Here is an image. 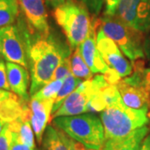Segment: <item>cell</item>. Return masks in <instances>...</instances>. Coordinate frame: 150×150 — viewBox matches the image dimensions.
I'll list each match as a JSON object with an SVG mask.
<instances>
[{
	"label": "cell",
	"mask_w": 150,
	"mask_h": 150,
	"mask_svg": "<svg viewBox=\"0 0 150 150\" xmlns=\"http://www.w3.org/2000/svg\"><path fill=\"white\" fill-rule=\"evenodd\" d=\"M71 54L69 44L51 33V30L46 34L31 32L28 66L30 97L52 80L56 68Z\"/></svg>",
	"instance_id": "1"
},
{
	"label": "cell",
	"mask_w": 150,
	"mask_h": 150,
	"mask_svg": "<svg viewBox=\"0 0 150 150\" xmlns=\"http://www.w3.org/2000/svg\"><path fill=\"white\" fill-rule=\"evenodd\" d=\"M149 118V112L127 107L123 100L113 103L101 112L100 115L105 140L128 136L134 130L147 125Z\"/></svg>",
	"instance_id": "2"
},
{
	"label": "cell",
	"mask_w": 150,
	"mask_h": 150,
	"mask_svg": "<svg viewBox=\"0 0 150 150\" xmlns=\"http://www.w3.org/2000/svg\"><path fill=\"white\" fill-rule=\"evenodd\" d=\"M54 17L72 51L79 48L91 26L93 16L87 7L79 0H67L64 4L54 8Z\"/></svg>",
	"instance_id": "3"
},
{
	"label": "cell",
	"mask_w": 150,
	"mask_h": 150,
	"mask_svg": "<svg viewBox=\"0 0 150 150\" xmlns=\"http://www.w3.org/2000/svg\"><path fill=\"white\" fill-rule=\"evenodd\" d=\"M54 126L88 149H101L105 141L101 118L92 112L54 118Z\"/></svg>",
	"instance_id": "4"
},
{
	"label": "cell",
	"mask_w": 150,
	"mask_h": 150,
	"mask_svg": "<svg viewBox=\"0 0 150 150\" xmlns=\"http://www.w3.org/2000/svg\"><path fill=\"white\" fill-rule=\"evenodd\" d=\"M0 28V57L28 69L31 31L24 18Z\"/></svg>",
	"instance_id": "5"
},
{
	"label": "cell",
	"mask_w": 150,
	"mask_h": 150,
	"mask_svg": "<svg viewBox=\"0 0 150 150\" xmlns=\"http://www.w3.org/2000/svg\"><path fill=\"white\" fill-rule=\"evenodd\" d=\"M99 20V26L103 33L118 45L130 61L144 59V33L129 26L116 14H103Z\"/></svg>",
	"instance_id": "6"
},
{
	"label": "cell",
	"mask_w": 150,
	"mask_h": 150,
	"mask_svg": "<svg viewBox=\"0 0 150 150\" xmlns=\"http://www.w3.org/2000/svg\"><path fill=\"white\" fill-rule=\"evenodd\" d=\"M110 85L103 74H98L83 81L73 93L66 98L59 109L52 115V118L63 116H74L88 112V103L94 93L103 88Z\"/></svg>",
	"instance_id": "7"
},
{
	"label": "cell",
	"mask_w": 150,
	"mask_h": 150,
	"mask_svg": "<svg viewBox=\"0 0 150 150\" xmlns=\"http://www.w3.org/2000/svg\"><path fill=\"white\" fill-rule=\"evenodd\" d=\"M116 15L140 32L150 31V0H121Z\"/></svg>",
	"instance_id": "8"
},
{
	"label": "cell",
	"mask_w": 150,
	"mask_h": 150,
	"mask_svg": "<svg viewBox=\"0 0 150 150\" xmlns=\"http://www.w3.org/2000/svg\"><path fill=\"white\" fill-rule=\"evenodd\" d=\"M96 42L98 52L109 68L115 70L121 78H126L132 74L133 64L124 57L118 45L103 33L100 26L97 31Z\"/></svg>",
	"instance_id": "9"
},
{
	"label": "cell",
	"mask_w": 150,
	"mask_h": 150,
	"mask_svg": "<svg viewBox=\"0 0 150 150\" xmlns=\"http://www.w3.org/2000/svg\"><path fill=\"white\" fill-rule=\"evenodd\" d=\"M100 23L99 18L93 16L89 32L88 33L84 41L79 47L81 54L85 63L90 69L93 74H105L111 68H109L103 60L100 53L97 48V31Z\"/></svg>",
	"instance_id": "10"
},
{
	"label": "cell",
	"mask_w": 150,
	"mask_h": 150,
	"mask_svg": "<svg viewBox=\"0 0 150 150\" xmlns=\"http://www.w3.org/2000/svg\"><path fill=\"white\" fill-rule=\"evenodd\" d=\"M28 26L32 33L46 34L50 32L46 0H18Z\"/></svg>",
	"instance_id": "11"
},
{
	"label": "cell",
	"mask_w": 150,
	"mask_h": 150,
	"mask_svg": "<svg viewBox=\"0 0 150 150\" xmlns=\"http://www.w3.org/2000/svg\"><path fill=\"white\" fill-rule=\"evenodd\" d=\"M54 100L39 99L30 97L28 105L30 108V123L38 143L42 144L44 131L52 119V109Z\"/></svg>",
	"instance_id": "12"
},
{
	"label": "cell",
	"mask_w": 150,
	"mask_h": 150,
	"mask_svg": "<svg viewBox=\"0 0 150 150\" xmlns=\"http://www.w3.org/2000/svg\"><path fill=\"white\" fill-rule=\"evenodd\" d=\"M116 85L123 103L127 107L150 112V93L144 88L129 85L123 79Z\"/></svg>",
	"instance_id": "13"
},
{
	"label": "cell",
	"mask_w": 150,
	"mask_h": 150,
	"mask_svg": "<svg viewBox=\"0 0 150 150\" xmlns=\"http://www.w3.org/2000/svg\"><path fill=\"white\" fill-rule=\"evenodd\" d=\"M6 67L11 91L22 99L29 101L28 87L30 84V76L28 69L22 65L11 62H6Z\"/></svg>",
	"instance_id": "14"
},
{
	"label": "cell",
	"mask_w": 150,
	"mask_h": 150,
	"mask_svg": "<svg viewBox=\"0 0 150 150\" xmlns=\"http://www.w3.org/2000/svg\"><path fill=\"white\" fill-rule=\"evenodd\" d=\"M150 132L147 125L134 130L128 136L121 139H106L103 150H139L143 140Z\"/></svg>",
	"instance_id": "15"
},
{
	"label": "cell",
	"mask_w": 150,
	"mask_h": 150,
	"mask_svg": "<svg viewBox=\"0 0 150 150\" xmlns=\"http://www.w3.org/2000/svg\"><path fill=\"white\" fill-rule=\"evenodd\" d=\"M129 85L143 87L150 93V66L145 68V62L143 59L133 62L132 74L123 79Z\"/></svg>",
	"instance_id": "16"
},
{
	"label": "cell",
	"mask_w": 150,
	"mask_h": 150,
	"mask_svg": "<svg viewBox=\"0 0 150 150\" xmlns=\"http://www.w3.org/2000/svg\"><path fill=\"white\" fill-rule=\"evenodd\" d=\"M19 8L18 0H0V28L17 21Z\"/></svg>",
	"instance_id": "17"
},
{
	"label": "cell",
	"mask_w": 150,
	"mask_h": 150,
	"mask_svg": "<svg viewBox=\"0 0 150 150\" xmlns=\"http://www.w3.org/2000/svg\"><path fill=\"white\" fill-rule=\"evenodd\" d=\"M82 82L83 80L81 79L75 77L72 74H69L65 78L63 82V84L61 86V88L59 89V93L55 98L53 109H52V115L60 108L62 103L66 99V98L69 96L71 93L74 91L77 88V87Z\"/></svg>",
	"instance_id": "18"
},
{
	"label": "cell",
	"mask_w": 150,
	"mask_h": 150,
	"mask_svg": "<svg viewBox=\"0 0 150 150\" xmlns=\"http://www.w3.org/2000/svg\"><path fill=\"white\" fill-rule=\"evenodd\" d=\"M70 65L71 73L75 77L86 80L93 78V74L85 63L81 54L79 48H75L74 52L70 55Z\"/></svg>",
	"instance_id": "19"
},
{
	"label": "cell",
	"mask_w": 150,
	"mask_h": 150,
	"mask_svg": "<svg viewBox=\"0 0 150 150\" xmlns=\"http://www.w3.org/2000/svg\"><path fill=\"white\" fill-rule=\"evenodd\" d=\"M42 144L44 150H69L58 129L51 125H48L44 131Z\"/></svg>",
	"instance_id": "20"
},
{
	"label": "cell",
	"mask_w": 150,
	"mask_h": 150,
	"mask_svg": "<svg viewBox=\"0 0 150 150\" xmlns=\"http://www.w3.org/2000/svg\"><path fill=\"white\" fill-rule=\"evenodd\" d=\"M64 79H58V80H51L47 84L43 86L38 92H36L31 97H34L39 99H53L55 100L59 89L63 84Z\"/></svg>",
	"instance_id": "21"
},
{
	"label": "cell",
	"mask_w": 150,
	"mask_h": 150,
	"mask_svg": "<svg viewBox=\"0 0 150 150\" xmlns=\"http://www.w3.org/2000/svg\"><path fill=\"white\" fill-rule=\"evenodd\" d=\"M71 73V65H70V56L65 58L64 60L59 64L54 71L52 80H58V79H64L65 78Z\"/></svg>",
	"instance_id": "22"
},
{
	"label": "cell",
	"mask_w": 150,
	"mask_h": 150,
	"mask_svg": "<svg viewBox=\"0 0 150 150\" xmlns=\"http://www.w3.org/2000/svg\"><path fill=\"white\" fill-rule=\"evenodd\" d=\"M12 133L8 123H6L0 134V150H11Z\"/></svg>",
	"instance_id": "23"
},
{
	"label": "cell",
	"mask_w": 150,
	"mask_h": 150,
	"mask_svg": "<svg viewBox=\"0 0 150 150\" xmlns=\"http://www.w3.org/2000/svg\"><path fill=\"white\" fill-rule=\"evenodd\" d=\"M87 7L92 16L98 17L102 10L104 0H79Z\"/></svg>",
	"instance_id": "24"
},
{
	"label": "cell",
	"mask_w": 150,
	"mask_h": 150,
	"mask_svg": "<svg viewBox=\"0 0 150 150\" xmlns=\"http://www.w3.org/2000/svg\"><path fill=\"white\" fill-rule=\"evenodd\" d=\"M59 133L61 136V138L64 141L66 145L68 146L69 150H87V148L83 144H82L81 143L76 141L74 139H72L69 135L65 134L64 132L61 129H58Z\"/></svg>",
	"instance_id": "25"
},
{
	"label": "cell",
	"mask_w": 150,
	"mask_h": 150,
	"mask_svg": "<svg viewBox=\"0 0 150 150\" xmlns=\"http://www.w3.org/2000/svg\"><path fill=\"white\" fill-rule=\"evenodd\" d=\"M0 89L10 91V86L8 81L7 67L4 59L0 57Z\"/></svg>",
	"instance_id": "26"
},
{
	"label": "cell",
	"mask_w": 150,
	"mask_h": 150,
	"mask_svg": "<svg viewBox=\"0 0 150 150\" xmlns=\"http://www.w3.org/2000/svg\"><path fill=\"white\" fill-rule=\"evenodd\" d=\"M121 0H104V12L103 14L106 15H114L116 14L117 8Z\"/></svg>",
	"instance_id": "27"
},
{
	"label": "cell",
	"mask_w": 150,
	"mask_h": 150,
	"mask_svg": "<svg viewBox=\"0 0 150 150\" xmlns=\"http://www.w3.org/2000/svg\"><path fill=\"white\" fill-rule=\"evenodd\" d=\"M36 149L31 148L28 145L23 144L20 140L12 134V144L11 150H35Z\"/></svg>",
	"instance_id": "28"
},
{
	"label": "cell",
	"mask_w": 150,
	"mask_h": 150,
	"mask_svg": "<svg viewBox=\"0 0 150 150\" xmlns=\"http://www.w3.org/2000/svg\"><path fill=\"white\" fill-rule=\"evenodd\" d=\"M147 36L144 38V50L145 58L147 59L148 64L150 66V31L147 33Z\"/></svg>",
	"instance_id": "29"
},
{
	"label": "cell",
	"mask_w": 150,
	"mask_h": 150,
	"mask_svg": "<svg viewBox=\"0 0 150 150\" xmlns=\"http://www.w3.org/2000/svg\"><path fill=\"white\" fill-rule=\"evenodd\" d=\"M139 150H150V132L144 139Z\"/></svg>",
	"instance_id": "30"
},
{
	"label": "cell",
	"mask_w": 150,
	"mask_h": 150,
	"mask_svg": "<svg viewBox=\"0 0 150 150\" xmlns=\"http://www.w3.org/2000/svg\"><path fill=\"white\" fill-rule=\"evenodd\" d=\"M46 1L48 2L49 5L55 8L59 6L64 4L67 0H46Z\"/></svg>",
	"instance_id": "31"
},
{
	"label": "cell",
	"mask_w": 150,
	"mask_h": 150,
	"mask_svg": "<svg viewBox=\"0 0 150 150\" xmlns=\"http://www.w3.org/2000/svg\"><path fill=\"white\" fill-rule=\"evenodd\" d=\"M11 92L10 91H6V90H2L0 89V105L1 103H3V101L7 98L10 95Z\"/></svg>",
	"instance_id": "32"
},
{
	"label": "cell",
	"mask_w": 150,
	"mask_h": 150,
	"mask_svg": "<svg viewBox=\"0 0 150 150\" xmlns=\"http://www.w3.org/2000/svg\"><path fill=\"white\" fill-rule=\"evenodd\" d=\"M6 123H4L3 120H1L0 119V134H1V132H2V130H3V128H4V124Z\"/></svg>",
	"instance_id": "33"
},
{
	"label": "cell",
	"mask_w": 150,
	"mask_h": 150,
	"mask_svg": "<svg viewBox=\"0 0 150 150\" xmlns=\"http://www.w3.org/2000/svg\"><path fill=\"white\" fill-rule=\"evenodd\" d=\"M88 150H97V149H88ZM98 150H103V149H98Z\"/></svg>",
	"instance_id": "34"
},
{
	"label": "cell",
	"mask_w": 150,
	"mask_h": 150,
	"mask_svg": "<svg viewBox=\"0 0 150 150\" xmlns=\"http://www.w3.org/2000/svg\"><path fill=\"white\" fill-rule=\"evenodd\" d=\"M35 150H37V149H35Z\"/></svg>",
	"instance_id": "35"
}]
</instances>
